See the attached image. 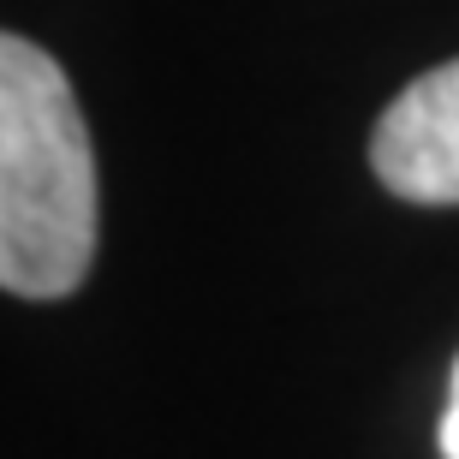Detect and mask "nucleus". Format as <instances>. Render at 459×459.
Returning a JSON list of instances; mask_svg holds the SVG:
<instances>
[{"label": "nucleus", "mask_w": 459, "mask_h": 459, "mask_svg": "<svg viewBox=\"0 0 459 459\" xmlns=\"http://www.w3.org/2000/svg\"><path fill=\"white\" fill-rule=\"evenodd\" d=\"M96 256V155L66 72L0 30V287L66 299Z\"/></svg>", "instance_id": "obj_1"}, {"label": "nucleus", "mask_w": 459, "mask_h": 459, "mask_svg": "<svg viewBox=\"0 0 459 459\" xmlns=\"http://www.w3.org/2000/svg\"><path fill=\"white\" fill-rule=\"evenodd\" d=\"M370 168L406 204H459V60L394 96L376 119Z\"/></svg>", "instance_id": "obj_2"}, {"label": "nucleus", "mask_w": 459, "mask_h": 459, "mask_svg": "<svg viewBox=\"0 0 459 459\" xmlns=\"http://www.w3.org/2000/svg\"><path fill=\"white\" fill-rule=\"evenodd\" d=\"M442 454L459 459V364H454V400H447V418H442Z\"/></svg>", "instance_id": "obj_3"}]
</instances>
